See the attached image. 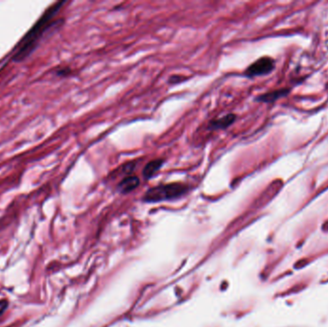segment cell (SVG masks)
I'll list each match as a JSON object with an SVG mask.
<instances>
[{
  "mask_svg": "<svg viewBox=\"0 0 328 327\" xmlns=\"http://www.w3.org/2000/svg\"><path fill=\"white\" fill-rule=\"evenodd\" d=\"M187 191L188 186L180 182L160 184L148 189L143 196V201L147 203H158L174 200L183 196Z\"/></svg>",
  "mask_w": 328,
  "mask_h": 327,
  "instance_id": "obj_2",
  "label": "cell"
},
{
  "mask_svg": "<svg viewBox=\"0 0 328 327\" xmlns=\"http://www.w3.org/2000/svg\"><path fill=\"white\" fill-rule=\"evenodd\" d=\"M274 68V60L270 57L258 59L246 69L245 75L247 77L264 76L270 73Z\"/></svg>",
  "mask_w": 328,
  "mask_h": 327,
  "instance_id": "obj_3",
  "label": "cell"
},
{
  "mask_svg": "<svg viewBox=\"0 0 328 327\" xmlns=\"http://www.w3.org/2000/svg\"><path fill=\"white\" fill-rule=\"evenodd\" d=\"M163 164H164V160L162 158H157V159H154V160H151L150 162H148L144 166L143 172H142L144 178H146V179L152 178L154 175L160 170V168L162 167Z\"/></svg>",
  "mask_w": 328,
  "mask_h": 327,
  "instance_id": "obj_6",
  "label": "cell"
},
{
  "mask_svg": "<svg viewBox=\"0 0 328 327\" xmlns=\"http://www.w3.org/2000/svg\"><path fill=\"white\" fill-rule=\"evenodd\" d=\"M288 91H289L288 89H278V90L269 92V93H265V94H262V95L257 97L256 101L264 102V103H271V102L276 101L278 98H281V97L287 95Z\"/></svg>",
  "mask_w": 328,
  "mask_h": 327,
  "instance_id": "obj_7",
  "label": "cell"
},
{
  "mask_svg": "<svg viewBox=\"0 0 328 327\" xmlns=\"http://www.w3.org/2000/svg\"><path fill=\"white\" fill-rule=\"evenodd\" d=\"M136 161H130V162H127L125 164H123L121 167L117 168L118 169V172H121L124 175H129V174L132 173L135 171V167H136Z\"/></svg>",
  "mask_w": 328,
  "mask_h": 327,
  "instance_id": "obj_8",
  "label": "cell"
},
{
  "mask_svg": "<svg viewBox=\"0 0 328 327\" xmlns=\"http://www.w3.org/2000/svg\"><path fill=\"white\" fill-rule=\"evenodd\" d=\"M8 308H9V301L5 298L0 299V317L7 311Z\"/></svg>",
  "mask_w": 328,
  "mask_h": 327,
  "instance_id": "obj_10",
  "label": "cell"
},
{
  "mask_svg": "<svg viewBox=\"0 0 328 327\" xmlns=\"http://www.w3.org/2000/svg\"><path fill=\"white\" fill-rule=\"evenodd\" d=\"M236 116L234 114H229L227 116L216 118L209 122V128L210 130H226L231 127L236 120Z\"/></svg>",
  "mask_w": 328,
  "mask_h": 327,
  "instance_id": "obj_5",
  "label": "cell"
},
{
  "mask_svg": "<svg viewBox=\"0 0 328 327\" xmlns=\"http://www.w3.org/2000/svg\"><path fill=\"white\" fill-rule=\"evenodd\" d=\"M140 179L136 176H128L125 177L117 185V189L120 193L127 194L132 192L139 186Z\"/></svg>",
  "mask_w": 328,
  "mask_h": 327,
  "instance_id": "obj_4",
  "label": "cell"
},
{
  "mask_svg": "<svg viewBox=\"0 0 328 327\" xmlns=\"http://www.w3.org/2000/svg\"><path fill=\"white\" fill-rule=\"evenodd\" d=\"M187 78L185 76H181V75H174V76H171L169 78L168 80V83L170 85H176V84H179V83H181L183 81H185Z\"/></svg>",
  "mask_w": 328,
  "mask_h": 327,
  "instance_id": "obj_9",
  "label": "cell"
},
{
  "mask_svg": "<svg viewBox=\"0 0 328 327\" xmlns=\"http://www.w3.org/2000/svg\"><path fill=\"white\" fill-rule=\"evenodd\" d=\"M65 4V1H58L51 5L39 18V20L35 23V25L29 30V32L21 39L18 50L14 55L13 59L17 62L22 61L28 58L37 48L39 40L45 32L56 23L54 17Z\"/></svg>",
  "mask_w": 328,
  "mask_h": 327,
  "instance_id": "obj_1",
  "label": "cell"
}]
</instances>
